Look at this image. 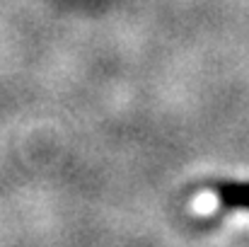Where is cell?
<instances>
[{"label": "cell", "mask_w": 249, "mask_h": 247, "mask_svg": "<svg viewBox=\"0 0 249 247\" xmlns=\"http://www.w3.org/2000/svg\"><path fill=\"white\" fill-rule=\"evenodd\" d=\"M215 191L228 209H247L249 211V184H237V182L218 184Z\"/></svg>", "instance_id": "cell-1"}]
</instances>
